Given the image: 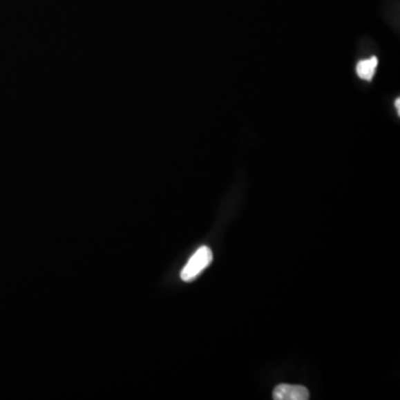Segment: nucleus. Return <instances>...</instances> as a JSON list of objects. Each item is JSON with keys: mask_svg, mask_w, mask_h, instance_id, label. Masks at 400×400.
<instances>
[{"mask_svg": "<svg viewBox=\"0 0 400 400\" xmlns=\"http://www.w3.org/2000/svg\"><path fill=\"white\" fill-rule=\"evenodd\" d=\"M394 105H396V108H397L398 115H400V99H396V102H394Z\"/></svg>", "mask_w": 400, "mask_h": 400, "instance_id": "20e7f679", "label": "nucleus"}, {"mask_svg": "<svg viewBox=\"0 0 400 400\" xmlns=\"http://www.w3.org/2000/svg\"><path fill=\"white\" fill-rule=\"evenodd\" d=\"M273 398L275 400H308L309 392L304 386L281 383L274 389Z\"/></svg>", "mask_w": 400, "mask_h": 400, "instance_id": "f03ea898", "label": "nucleus"}, {"mask_svg": "<svg viewBox=\"0 0 400 400\" xmlns=\"http://www.w3.org/2000/svg\"><path fill=\"white\" fill-rule=\"evenodd\" d=\"M211 261H213L211 249L207 246H202L188 260L187 265L184 267L180 274V277L184 281H193L211 264Z\"/></svg>", "mask_w": 400, "mask_h": 400, "instance_id": "f257e3e1", "label": "nucleus"}, {"mask_svg": "<svg viewBox=\"0 0 400 400\" xmlns=\"http://www.w3.org/2000/svg\"><path fill=\"white\" fill-rule=\"evenodd\" d=\"M378 66V59L376 57L369 58V59L361 60L357 65V75L361 79L370 82L375 75L376 68Z\"/></svg>", "mask_w": 400, "mask_h": 400, "instance_id": "7ed1b4c3", "label": "nucleus"}]
</instances>
